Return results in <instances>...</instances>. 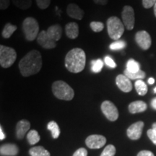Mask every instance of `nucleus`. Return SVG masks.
I'll return each mask as SVG.
<instances>
[{
    "label": "nucleus",
    "instance_id": "obj_44",
    "mask_svg": "<svg viewBox=\"0 0 156 156\" xmlns=\"http://www.w3.org/2000/svg\"><path fill=\"white\" fill-rule=\"evenodd\" d=\"M154 14H155V17H156V3H155V5H154Z\"/></svg>",
    "mask_w": 156,
    "mask_h": 156
},
{
    "label": "nucleus",
    "instance_id": "obj_7",
    "mask_svg": "<svg viewBox=\"0 0 156 156\" xmlns=\"http://www.w3.org/2000/svg\"><path fill=\"white\" fill-rule=\"evenodd\" d=\"M122 22L124 27L128 30H132L134 27L135 23V17H134V11L131 6H124L123 7L122 12Z\"/></svg>",
    "mask_w": 156,
    "mask_h": 156
},
{
    "label": "nucleus",
    "instance_id": "obj_26",
    "mask_svg": "<svg viewBox=\"0 0 156 156\" xmlns=\"http://www.w3.org/2000/svg\"><path fill=\"white\" fill-rule=\"evenodd\" d=\"M140 64L133 58H130L126 63V70L130 73H136L140 70Z\"/></svg>",
    "mask_w": 156,
    "mask_h": 156
},
{
    "label": "nucleus",
    "instance_id": "obj_28",
    "mask_svg": "<svg viewBox=\"0 0 156 156\" xmlns=\"http://www.w3.org/2000/svg\"><path fill=\"white\" fill-rule=\"evenodd\" d=\"M92 67H91V69L93 73H99L102 70L103 67V62L100 58L95 60V61L92 62Z\"/></svg>",
    "mask_w": 156,
    "mask_h": 156
},
{
    "label": "nucleus",
    "instance_id": "obj_5",
    "mask_svg": "<svg viewBox=\"0 0 156 156\" xmlns=\"http://www.w3.org/2000/svg\"><path fill=\"white\" fill-rule=\"evenodd\" d=\"M107 30L109 37L113 40H119L124 32V25L122 21L116 16L107 20Z\"/></svg>",
    "mask_w": 156,
    "mask_h": 156
},
{
    "label": "nucleus",
    "instance_id": "obj_24",
    "mask_svg": "<svg viewBox=\"0 0 156 156\" xmlns=\"http://www.w3.org/2000/svg\"><path fill=\"white\" fill-rule=\"evenodd\" d=\"M47 128L48 130L51 132V135L54 139H57L60 134V129L57 123L54 122V121H51L48 124Z\"/></svg>",
    "mask_w": 156,
    "mask_h": 156
},
{
    "label": "nucleus",
    "instance_id": "obj_9",
    "mask_svg": "<svg viewBox=\"0 0 156 156\" xmlns=\"http://www.w3.org/2000/svg\"><path fill=\"white\" fill-rule=\"evenodd\" d=\"M135 41L142 50H147L151 48L152 40L147 31H138L135 35Z\"/></svg>",
    "mask_w": 156,
    "mask_h": 156
},
{
    "label": "nucleus",
    "instance_id": "obj_42",
    "mask_svg": "<svg viewBox=\"0 0 156 156\" xmlns=\"http://www.w3.org/2000/svg\"><path fill=\"white\" fill-rule=\"evenodd\" d=\"M148 83L150 84V85H153V84H154V83H155V80H154V78L153 77H151L148 79Z\"/></svg>",
    "mask_w": 156,
    "mask_h": 156
},
{
    "label": "nucleus",
    "instance_id": "obj_36",
    "mask_svg": "<svg viewBox=\"0 0 156 156\" xmlns=\"http://www.w3.org/2000/svg\"><path fill=\"white\" fill-rule=\"evenodd\" d=\"M87 151L85 148H80V149L77 150L73 154V156H87Z\"/></svg>",
    "mask_w": 156,
    "mask_h": 156
},
{
    "label": "nucleus",
    "instance_id": "obj_29",
    "mask_svg": "<svg viewBox=\"0 0 156 156\" xmlns=\"http://www.w3.org/2000/svg\"><path fill=\"white\" fill-rule=\"evenodd\" d=\"M126 45V42L124 41H115L112 43V44H111L110 46H109V48H110V49L114 51L121 50L125 48Z\"/></svg>",
    "mask_w": 156,
    "mask_h": 156
},
{
    "label": "nucleus",
    "instance_id": "obj_40",
    "mask_svg": "<svg viewBox=\"0 0 156 156\" xmlns=\"http://www.w3.org/2000/svg\"><path fill=\"white\" fill-rule=\"evenodd\" d=\"M151 106L153 108L156 110V98H154L151 101Z\"/></svg>",
    "mask_w": 156,
    "mask_h": 156
},
{
    "label": "nucleus",
    "instance_id": "obj_16",
    "mask_svg": "<svg viewBox=\"0 0 156 156\" xmlns=\"http://www.w3.org/2000/svg\"><path fill=\"white\" fill-rule=\"evenodd\" d=\"M48 36L50 37L52 40L58 41L61 38L62 35V28L59 25L56 24L50 26L46 30Z\"/></svg>",
    "mask_w": 156,
    "mask_h": 156
},
{
    "label": "nucleus",
    "instance_id": "obj_45",
    "mask_svg": "<svg viewBox=\"0 0 156 156\" xmlns=\"http://www.w3.org/2000/svg\"><path fill=\"white\" fill-rule=\"evenodd\" d=\"M154 93H156V87H155V88H154Z\"/></svg>",
    "mask_w": 156,
    "mask_h": 156
},
{
    "label": "nucleus",
    "instance_id": "obj_27",
    "mask_svg": "<svg viewBox=\"0 0 156 156\" xmlns=\"http://www.w3.org/2000/svg\"><path fill=\"white\" fill-rule=\"evenodd\" d=\"M27 138H28V141L30 145H35L40 140V136H39L38 132L36 130H31L29 132L27 135Z\"/></svg>",
    "mask_w": 156,
    "mask_h": 156
},
{
    "label": "nucleus",
    "instance_id": "obj_21",
    "mask_svg": "<svg viewBox=\"0 0 156 156\" xmlns=\"http://www.w3.org/2000/svg\"><path fill=\"white\" fill-rule=\"evenodd\" d=\"M29 153L31 156H50L49 152H48L42 146L31 148Z\"/></svg>",
    "mask_w": 156,
    "mask_h": 156
},
{
    "label": "nucleus",
    "instance_id": "obj_11",
    "mask_svg": "<svg viewBox=\"0 0 156 156\" xmlns=\"http://www.w3.org/2000/svg\"><path fill=\"white\" fill-rule=\"evenodd\" d=\"M37 42L45 49H51L56 46V43L55 41L52 40L49 36H48L46 31L43 30L39 33L38 38H37Z\"/></svg>",
    "mask_w": 156,
    "mask_h": 156
},
{
    "label": "nucleus",
    "instance_id": "obj_34",
    "mask_svg": "<svg viewBox=\"0 0 156 156\" xmlns=\"http://www.w3.org/2000/svg\"><path fill=\"white\" fill-rule=\"evenodd\" d=\"M147 134L148 137L150 138V140H151V141L156 145V131L153 129H151L148 130Z\"/></svg>",
    "mask_w": 156,
    "mask_h": 156
},
{
    "label": "nucleus",
    "instance_id": "obj_12",
    "mask_svg": "<svg viewBox=\"0 0 156 156\" xmlns=\"http://www.w3.org/2000/svg\"><path fill=\"white\" fill-rule=\"evenodd\" d=\"M143 127V122L140 121V122L134 123L133 124H132V125L127 129L126 134H127L128 137L133 140H139L140 136L142 135Z\"/></svg>",
    "mask_w": 156,
    "mask_h": 156
},
{
    "label": "nucleus",
    "instance_id": "obj_41",
    "mask_svg": "<svg viewBox=\"0 0 156 156\" xmlns=\"http://www.w3.org/2000/svg\"><path fill=\"white\" fill-rule=\"evenodd\" d=\"M5 138V135L2 131V128H0V140H3Z\"/></svg>",
    "mask_w": 156,
    "mask_h": 156
},
{
    "label": "nucleus",
    "instance_id": "obj_32",
    "mask_svg": "<svg viewBox=\"0 0 156 156\" xmlns=\"http://www.w3.org/2000/svg\"><path fill=\"white\" fill-rule=\"evenodd\" d=\"M38 7L41 9H46L49 7L51 0H36Z\"/></svg>",
    "mask_w": 156,
    "mask_h": 156
},
{
    "label": "nucleus",
    "instance_id": "obj_19",
    "mask_svg": "<svg viewBox=\"0 0 156 156\" xmlns=\"http://www.w3.org/2000/svg\"><path fill=\"white\" fill-rule=\"evenodd\" d=\"M18 147L14 144H5L0 147V153L2 155L14 156L18 153Z\"/></svg>",
    "mask_w": 156,
    "mask_h": 156
},
{
    "label": "nucleus",
    "instance_id": "obj_2",
    "mask_svg": "<svg viewBox=\"0 0 156 156\" xmlns=\"http://www.w3.org/2000/svg\"><path fill=\"white\" fill-rule=\"evenodd\" d=\"M65 67L72 73H79L83 71L86 64V55L84 50L75 48L69 51L65 56Z\"/></svg>",
    "mask_w": 156,
    "mask_h": 156
},
{
    "label": "nucleus",
    "instance_id": "obj_10",
    "mask_svg": "<svg viewBox=\"0 0 156 156\" xmlns=\"http://www.w3.org/2000/svg\"><path fill=\"white\" fill-rule=\"evenodd\" d=\"M106 142V139L104 136L98 134H93L87 136L85 143L90 149H99L104 146Z\"/></svg>",
    "mask_w": 156,
    "mask_h": 156
},
{
    "label": "nucleus",
    "instance_id": "obj_15",
    "mask_svg": "<svg viewBox=\"0 0 156 156\" xmlns=\"http://www.w3.org/2000/svg\"><path fill=\"white\" fill-rule=\"evenodd\" d=\"M30 127V124L28 120L23 119L17 122L16 126V134L18 139H23Z\"/></svg>",
    "mask_w": 156,
    "mask_h": 156
},
{
    "label": "nucleus",
    "instance_id": "obj_39",
    "mask_svg": "<svg viewBox=\"0 0 156 156\" xmlns=\"http://www.w3.org/2000/svg\"><path fill=\"white\" fill-rule=\"evenodd\" d=\"M93 2H94V3L96 4V5L104 6L107 5L108 0H93Z\"/></svg>",
    "mask_w": 156,
    "mask_h": 156
},
{
    "label": "nucleus",
    "instance_id": "obj_38",
    "mask_svg": "<svg viewBox=\"0 0 156 156\" xmlns=\"http://www.w3.org/2000/svg\"><path fill=\"white\" fill-rule=\"evenodd\" d=\"M137 156H155L151 151H142L138 153Z\"/></svg>",
    "mask_w": 156,
    "mask_h": 156
},
{
    "label": "nucleus",
    "instance_id": "obj_22",
    "mask_svg": "<svg viewBox=\"0 0 156 156\" xmlns=\"http://www.w3.org/2000/svg\"><path fill=\"white\" fill-rule=\"evenodd\" d=\"M135 89L140 95H145L147 93V86L145 82L142 80H138L134 84Z\"/></svg>",
    "mask_w": 156,
    "mask_h": 156
},
{
    "label": "nucleus",
    "instance_id": "obj_14",
    "mask_svg": "<svg viewBox=\"0 0 156 156\" xmlns=\"http://www.w3.org/2000/svg\"><path fill=\"white\" fill-rule=\"evenodd\" d=\"M67 13L69 17L75 20H79L83 19L84 14H85L83 9L75 3H71L68 5L67 7Z\"/></svg>",
    "mask_w": 156,
    "mask_h": 156
},
{
    "label": "nucleus",
    "instance_id": "obj_3",
    "mask_svg": "<svg viewBox=\"0 0 156 156\" xmlns=\"http://www.w3.org/2000/svg\"><path fill=\"white\" fill-rule=\"evenodd\" d=\"M52 92L56 98L64 101H71L75 96L74 90L65 82L55 81L52 84Z\"/></svg>",
    "mask_w": 156,
    "mask_h": 156
},
{
    "label": "nucleus",
    "instance_id": "obj_25",
    "mask_svg": "<svg viewBox=\"0 0 156 156\" xmlns=\"http://www.w3.org/2000/svg\"><path fill=\"white\" fill-rule=\"evenodd\" d=\"M14 5L20 9H28L31 7L32 0H12Z\"/></svg>",
    "mask_w": 156,
    "mask_h": 156
},
{
    "label": "nucleus",
    "instance_id": "obj_33",
    "mask_svg": "<svg viewBox=\"0 0 156 156\" xmlns=\"http://www.w3.org/2000/svg\"><path fill=\"white\" fill-rule=\"evenodd\" d=\"M104 62L107 66H108L110 68H112V69H114V68L116 67V64L115 63V62L109 56H107L104 58Z\"/></svg>",
    "mask_w": 156,
    "mask_h": 156
},
{
    "label": "nucleus",
    "instance_id": "obj_35",
    "mask_svg": "<svg viewBox=\"0 0 156 156\" xmlns=\"http://www.w3.org/2000/svg\"><path fill=\"white\" fill-rule=\"evenodd\" d=\"M156 0H142V5L146 9H149L155 5Z\"/></svg>",
    "mask_w": 156,
    "mask_h": 156
},
{
    "label": "nucleus",
    "instance_id": "obj_23",
    "mask_svg": "<svg viewBox=\"0 0 156 156\" xmlns=\"http://www.w3.org/2000/svg\"><path fill=\"white\" fill-rule=\"evenodd\" d=\"M124 75H125L126 77L129 78L130 80H141L144 79L145 77L146 74L144 71L140 69V71L136 72V73H130V72L127 71V70L125 69L124 72Z\"/></svg>",
    "mask_w": 156,
    "mask_h": 156
},
{
    "label": "nucleus",
    "instance_id": "obj_43",
    "mask_svg": "<svg viewBox=\"0 0 156 156\" xmlns=\"http://www.w3.org/2000/svg\"><path fill=\"white\" fill-rule=\"evenodd\" d=\"M152 129L155 130V131H156V122H155V123H154V124H153V128H152Z\"/></svg>",
    "mask_w": 156,
    "mask_h": 156
},
{
    "label": "nucleus",
    "instance_id": "obj_20",
    "mask_svg": "<svg viewBox=\"0 0 156 156\" xmlns=\"http://www.w3.org/2000/svg\"><path fill=\"white\" fill-rule=\"evenodd\" d=\"M17 25H12L11 23H7L4 27L2 36L5 38H9L12 36V35L15 33V31L17 30Z\"/></svg>",
    "mask_w": 156,
    "mask_h": 156
},
{
    "label": "nucleus",
    "instance_id": "obj_8",
    "mask_svg": "<svg viewBox=\"0 0 156 156\" xmlns=\"http://www.w3.org/2000/svg\"><path fill=\"white\" fill-rule=\"evenodd\" d=\"M101 111L105 115V116L111 122H115L119 118L118 109L111 101H103L101 104Z\"/></svg>",
    "mask_w": 156,
    "mask_h": 156
},
{
    "label": "nucleus",
    "instance_id": "obj_13",
    "mask_svg": "<svg viewBox=\"0 0 156 156\" xmlns=\"http://www.w3.org/2000/svg\"><path fill=\"white\" fill-rule=\"evenodd\" d=\"M117 87L124 93H129L132 90V84L130 79L125 75H119L116 77Z\"/></svg>",
    "mask_w": 156,
    "mask_h": 156
},
{
    "label": "nucleus",
    "instance_id": "obj_31",
    "mask_svg": "<svg viewBox=\"0 0 156 156\" xmlns=\"http://www.w3.org/2000/svg\"><path fill=\"white\" fill-rule=\"evenodd\" d=\"M91 29L93 31H94L95 33H99L101 31H102L104 28V25L103 23L101 22H96V21H93L91 22L90 24Z\"/></svg>",
    "mask_w": 156,
    "mask_h": 156
},
{
    "label": "nucleus",
    "instance_id": "obj_30",
    "mask_svg": "<svg viewBox=\"0 0 156 156\" xmlns=\"http://www.w3.org/2000/svg\"><path fill=\"white\" fill-rule=\"evenodd\" d=\"M115 153H116V147L112 145H108L103 150L101 156H114Z\"/></svg>",
    "mask_w": 156,
    "mask_h": 156
},
{
    "label": "nucleus",
    "instance_id": "obj_6",
    "mask_svg": "<svg viewBox=\"0 0 156 156\" xmlns=\"http://www.w3.org/2000/svg\"><path fill=\"white\" fill-rule=\"evenodd\" d=\"M17 58V53L14 48L0 46V65L3 68L10 67Z\"/></svg>",
    "mask_w": 156,
    "mask_h": 156
},
{
    "label": "nucleus",
    "instance_id": "obj_37",
    "mask_svg": "<svg viewBox=\"0 0 156 156\" xmlns=\"http://www.w3.org/2000/svg\"><path fill=\"white\" fill-rule=\"evenodd\" d=\"M9 6V0H0V9L5 10Z\"/></svg>",
    "mask_w": 156,
    "mask_h": 156
},
{
    "label": "nucleus",
    "instance_id": "obj_17",
    "mask_svg": "<svg viewBox=\"0 0 156 156\" xmlns=\"http://www.w3.org/2000/svg\"><path fill=\"white\" fill-rule=\"evenodd\" d=\"M66 35L70 39H75L79 35V25L75 22L69 23L65 26Z\"/></svg>",
    "mask_w": 156,
    "mask_h": 156
},
{
    "label": "nucleus",
    "instance_id": "obj_1",
    "mask_svg": "<svg viewBox=\"0 0 156 156\" xmlns=\"http://www.w3.org/2000/svg\"><path fill=\"white\" fill-rule=\"evenodd\" d=\"M42 56L37 50H32L19 62V69L23 77L36 75L42 68Z\"/></svg>",
    "mask_w": 156,
    "mask_h": 156
},
{
    "label": "nucleus",
    "instance_id": "obj_4",
    "mask_svg": "<svg viewBox=\"0 0 156 156\" xmlns=\"http://www.w3.org/2000/svg\"><path fill=\"white\" fill-rule=\"evenodd\" d=\"M22 29L25 38L28 41H33L38 38L39 34V25L34 17H26L23 22Z\"/></svg>",
    "mask_w": 156,
    "mask_h": 156
},
{
    "label": "nucleus",
    "instance_id": "obj_18",
    "mask_svg": "<svg viewBox=\"0 0 156 156\" xmlns=\"http://www.w3.org/2000/svg\"><path fill=\"white\" fill-rule=\"evenodd\" d=\"M147 108V104L142 101H136L132 102L129 105V111L131 114L144 112Z\"/></svg>",
    "mask_w": 156,
    "mask_h": 156
}]
</instances>
